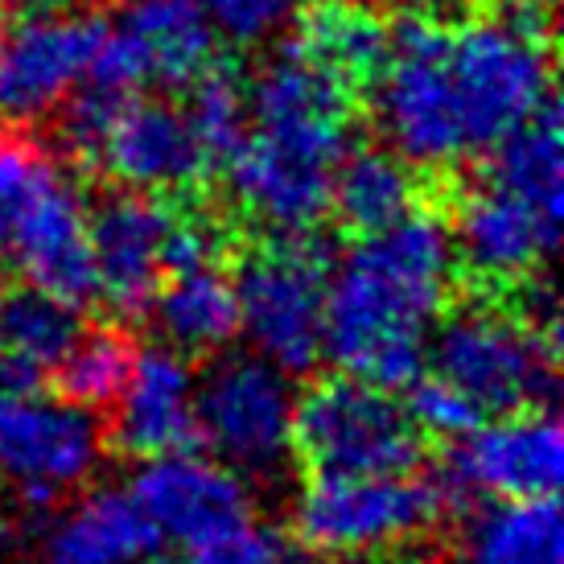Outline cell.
<instances>
[{
    "instance_id": "obj_12",
    "label": "cell",
    "mask_w": 564,
    "mask_h": 564,
    "mask_svg": "<svg viewBox=\"0 0 564 564\" xmlns=\"http://www.w3.org/2000/svg\"><path fill=\"white\" fill-rule=\"evenodd\" d=\"M170 198L120 189L87 215V243L95 264V293H104L116 314L149 317V305L165 284V239L173 227Z\"/></svg>"
},
{
    "instance_id": "obj_31",
    "label": "cell",
    "mask_w": 564,
    "mask_h": 564,
    "mask_svg": "<svg viewBox=\"0 0 564 564\" xmlns=\"http://www.w3.org/2000/svg\"><path fill=\"white\" fill-rule=\"evenodd\" d=\"M198 4L210 30L236 46H256L272 37L293 13V0H198Z\"/></svg>"
},
{
    "instance_id": "obj_19",
    "label": "cell",
    "mask_w": 564,
    "mask_h": 564,
    "mask_svg": "<svg viewBox=\"0 0 564 564\" xmlns=\"http://www.w3.org/2000/svg\"><path fill=\"white\" fill-rule=\"evenodd\" d=\"M161 535L132 499V490L99 486L66 507L42 535V564H141Z\"/></svg>"
},
{
    "instance_id": "obj_24",
    "label": "cell",
    "mask_w": 564,
    "mask_h": 564,
    "mask_svg": "<svg viewBox=\"0 0 564 564\" xmlns=\"http://www.w3.org/2000/svg\"><path fill=\"white\" fill-rule=\"evenodd\" d=\"M79 305L54 297L37 284L13 289L0 297V346L33 371H54L70 346L79 343Z\"/></svg>"
},
{
    "instance_id": "obj_35",
    "label": "cell",
    "mask_w": 564,
    "mask_h": 564,
    "mask_svg": "<svg viewBox=\"0 0 564 564\" xmlns=\"http://www.w3.org/2000/svg\"><path fill=\"white\" fill-rule=\"evenodd\" d=\"M13 549H17V523L4 516V511H0V561H4V556H9Z\"/></svg>"
},
{
    "instance_id": "obj_33",
    "label": "cell",
    "mask_w": 564,
    "mask_h": 564,
    "mask_svg": "<svg viewBox=\"0 0 564 564\" xmlns=\"http://www.w3.org/2000/svg\"><path fill=\"white\" fill-rule=\"evenodd\" d=\"M502 25H511L523 37H535V42H552V4L549 0H499L495 13Z\"/></svg>"
},
{
    "instance_id": "obj_5",
    "label": "cell",
    "mask_w": 564,
    "mask_h": 564,
    "mask_svg": "<svg viewBox=\"0 0 564 564\" xmlns=\"http://www.w3.org/2000/svg\"><path fill=\"white\" fill-rule=\"evenodd\" d=\"M329 251L310 231L251 251L236 272L239 329L284 376H305L326 343Z\"/></svg>"
},
{
    "instance_id": "obj_3",
    "label": "cell",
    "mask_w": 564,
    "mask_h": 564,
    "mask_svg": "<svg viewBox=\"0 0 564 564\" xmlns=\"http://www.w3.org/2000/svg\"><path fill=\"white\" fill-rule=\"evenodd\" d=\"M441 63L462 158L499 149L552 99V42L523 37L499 17L445 30Z\"/></svg>"
},
{
    "instance_id": "obj_18",
    "label": "cell",
    "mask_w": 564,
    "mask_h": 564,
    "mask_svg": "<svg viewBox=\"0 0 564 564\" xmlns=\"http://www.w3.org/2000/svg\"><path fill=\"white\" fill-rule=\"evenodd\" d=\"M111 33L132 50L144 83L189 87L219 58V33L198 0H124Z\"/></svg>"
},
{
    "instance_id": "obj_25",
    "label": "cell",
    "mask_w": 564,
    "mask_h": 564,
    "mask_svg": "<svg viewBox=\"0 0 564 564\" xmlns=\"http://www.w3.org/2000/svg\"><path fill=\"white\" fill-rule=\"evenodd\" d=\"M137 346L120 329H83L79 343L63 355V362L54 367L58 371V388L66 400H75L83 408L111 404L116 392L124 388L128 367H132Z\"/></svg>"
},
{
    "instance_id": "obj_21",
    "label": "cell",
    "mask_w": 564,
    "mask_h": 564,
    "mask_svg": "<svg viewBox=\"0 0 564 564\" xmlns=\"http://www.w3.org/2000/svg\"><path fill=\"white\" fill-rule=\"evenodd\" d=\"M165 346L182 355H215L239 334L236 281L219 264L173 272L149 305Z\"/></svg>"
},
{
    "instance_id": "obj_22",
    "label": "cell",
    "mask_w": 564,
    "mask_h": 564,
    "mask_svg": "<svg viewBox=\"0 0 564 564\" xmlns=\"http://www.w3.org/2000/svg\"><path fill=\"white\" fill-rule=\"evenodd\" d=\"M293 46L326 66L346 91H362L388 58V25L359 0H322L301 21Z\"/></svg>"
},
{
    "instance_id": "obj_16",
    "label": "cell",
    "mask_w": 564,
    "mask_h": 564,
    "mask_svg": "<svg viewBox=\"0 0 564 564\" xmlns=\"http://www.w3.org/2000/svg\"><path fill=\"white\" fill-rule=\"evenodd\" d=\"M99 165L128 189L165 194L186 189L206 173V158L182 108L158 99H132L99 144Z\"/></svg>"
},
{
    "instance_id": "obj_34",
    "label": "cell",
    "mask_w": 564,
    "mask_h": 564,
    "mask_svg": "<svg viewBox=\"0 0 564 564\" xmlns=\"http://www.w3.org/2000/svg\"><path fill=\"white\" fill-rule=\"evenodd\" d=\"M37 371L30 362L13 359L9 350H0V395H17V392H30Z\"/></svg>"
},
{
    "instance_id": "obj_9",
    "label": "cell",
    "mask_w": 564,
    "mask_h": 564,
    "mask_svg": "<svg viewBox=\"0 0 564 564\" xmlns=\"http://www.w3.org/2000/svg\"><path fill=\"white\" fill-rule=\"evenodd\" d=\"M108 30V17L83 9H17L0 30V124H33L58 111Z\"/></svg>"
},
{
    "instance_id": "obj_15",
    "label": "cell",
    "mask_w": 564,
    "mask_h": 564,
    "mask_svg": "<svg viewBox=\"0 0 564 564\" xmlns=\"http://www.w3.org/2000/svg\"><path fill=\"white\" fill-rule=\"evenodd\" d=\"M194 392L198 379L182 350L173 346H144L132 355L124 388L116 392V421L111 437L128 457H161L189 449L198 437L194 421Z\"/></svg>"
},
{
    "instance_id": "obj_29",
    "label": "cell",
    "mask_w": 564,
    "mask_h": 564,
    "mask_svg": "<svg viewBox=\"0 0 564 564\" xmlns=\"http://www.w3.org/2000/svg\"><path fill=\"white\" fill-rule=\"evenodd\" d=\"M186 564H297V552L276 528H264L248 516L186 549Z\"/></svg>"
},
{
    "instance_id": "obj_30",
    "label": "cell",
    "mask_w": 564,
    "mask_h": 564,
    "mask_svg": "<svg viewBox=\"0 0 564 564\" xmlns=\"http://www.w3.org/2000/svg\"><path fill=\"white\" fill-rule=\"evenodd\" d=\"M408 388H412L408 416H412V424H416L421 433H429V437L457 441V437H466L470 429H478V424L486 421L482 408L474 404L466 392H457L454 383H445L441 376H433V379L416 376Z\"/></svg>"
},
{
    "instance_id": "obj_14",
    "label": "cell",
    "mask_w": 564,
    "mask_h": 564,
    "mask_svg": "<svg viewBox=\"0 0 564 564\" xmlns=\"http://www.w3.org/2000/svg\"><path fill=\"white\" fill-rule=\"evenodd\" d=\"M128 490L161 540L182 549H194L251 516L248 482L219 457H194L186 449L149 457Z\"/></svg>"
},
{
    "instance_id": "obj_1",
    "label": "cell",
    "mask_w": 564,
    "mask_h": 564,
    "mask_svg": "<svg viewBox=\"0 0 564 564\" xmlns=\"http://www.w3.org/2000/svg\"><path fill=\"white\" fill-rule=\"evenodd\" d=\"M454 236L433 215L404 219L359 236L326 281L322 355L343 376L400 392L421 376L429 326L441 317L454 284Z\"/></svg>"
},
{
    "instance_id": "obj_11",
    "label": "cell",
    "mask_w": 564,
    "mask_h": 564,
    "mask_svg": "<svg viewBox=\"0 0 564 564\" xmlns=\"http://www.w3.org/2000/svg\"><path fill=\"white\" fill-rule=\"evenodd\" d=\"M564 433L552 408L502 412L457 437L445 470L449 495H495V499H549L561 490Z\"/></svg>"
},
{
    "instance_id": "obj_10",
    "label": "cell",
    "mask_w": 564,
    "mask_h": 564,
    "mask_svg": "<svg viewBox=\"0 0 564 564\" xmlns=\"http://www.w3.org/2000/svg\"><path fill=\"white\" fill-rule=\"evenodd\" d=\"M104 424L75 400L0 395V478L30 507H50L79 490L99 466Z\"/></svg>"
},
{
    "instance_id": "obj_2",
    "label": "cell",
    "mask_w": 564,
    "mask_h": 564,
    "mask_svg": "<svg viewBox=\"0 0 564 564\" xmlns=\"http://www.w3.org/2000/svg\"><path fill=\"white\" fill-rule=\"evenodd\" d=\"M350 149V91L297 46L260 66L248 87V132L227 158L231 194L281 236L329 215L334 170Z\"/></svg>"
},
{
    "instance_id": "obj_17",
    "label": "cell",
    "mask_w": 564,
    "mask_h": 564,
    "mask_svg": "<svg viewBox=\"0 0 564 564\" xmlns=\"http://www.w3.org/2000/svg\"><path fill=\"white\" fill-rule=\"evenodd\" d=\"M30 284L46 289L70 305H87L95 297V264L87 243V210L79 189L58 177L46 198L33 206L30 223L21 227L4 256Z\"/></svg>"
},
{
    "instance_id": "obj_7",
    "label": "cell",
    "mask_w": 564,
    "mask_h": 564,
    "mask_svg": "<svg viewBox=\"0 0 564 564\" xmlns=\"http://www.w3.org/2000/svg\"><path fill=\"white\" fill-rule=\"evenodd\" d=\"M449 502L445 482L412 474H314L293 507V532L322 556L379 552L433 528Z\"/></svg>"
},
{
    "instance_id": "obj_37",
    "label": "cell",
    "mask_w": 564,
    "mask_h": 564,
    "mask_svg": "<svg viewBox=\"0 0 564 564\" xmlns=\"http://www.w3.org/2000/svg\"><path fill=\"white\" fill-rule=\"evenodd\" d=\"M314 4H322V0H314Z\"/></svg>"
},
{
    "instance_id": "obj_8",
    "label": "cell",
    "mask_w": 564,
    "mask_h": 564,
    "mask_svg": "<svg viewBox=\"0 0 564 564\" xmlns=\"http://www.w3.org/2000/svg\"><path fill=\"white\" fill-rule=\"evenodd\" d=\"M293 449L314 474H412L421 466L424 433L392 392L338 376L297 400Z\"/></svg>"
},
{
    "instance_id": "obj_6",
    "label": "cell",
    "mask_w": 564,
    "mask_h": 564,
    "mask_svg": "<svg viewBox=\"0 0 564 564\" xmlns=\"http://www.w3.org/2000/svg\"><path fill=\"white\" fill-rule=\"evenodd\" d=\"M198 437L239 478L272 482L293 462L297 392L293 376L272 367L264 355H223L194 392Z\"/></svg>"
},
{
    "instance_id": "obj_27",
    "label": "cell",
    "mask_w": 564,
    "mask_h": 564,
    "mask_svg": "<svg viewBox=\"0 0 564 564\" xmlns=\"http://www.w3.org/2000/svg\"><path fill=\"white\" fill-rule=\"evenodd\" d=\"M63 177L50 153L21 137H0V260L9 256L13 239L30 223L33 206Z\"/></svg>"
},
{
    "instance_id": "obj_26",
    "label": "cell",
    "mask_w": 564,
    "mask_h": 564,
    "mask_svg": "<svg viewBox=\"0 0 564 564\" xmlns=\"http://www.w3.org/2000/svg\"><path fill=\"white\" fill-rule=\"evenodd\" d=\"M186 91L189 104L182 111H186L189 132L203 149L206 165L227 161L239 149L243 132H248V91L239 87L236 75L215 70V66L189 83Z\"/></svg>"
},
{
    "instance_id": "obj_23",
    "label": "cell",
    "mask_w": 564,
    "mask_h": 564,
    "mask_svg": "<svg viewBox=\"0 0 564 564\" xmlns=\"http://www.w3.org/2000/svg\"><path fill=\"white\" fill-rule=\"evenodd\" d=\"M416 206V177L392 149H346L334 170L329 210H338L343 227L355 236H371L400 223Z\"/></svg>"
},
{
    "instance_id": "obj_28",
    "label": "cell",
    "mask_w": 564,
    "mask_h": 564,
    "mask_svg": "<svg viewBox=\"0 0 564 564\" xmlns=\"http://www.w3.org/2000/svg\"><path fill=\"white\" fill-rule=\"evenodd\" d=\"M132 99H137L132 87L108 79V75H99L95 66H87V75H83V79L70 87V95L58 104V108H63V124L58 128H63L66 149L83 161H95L104 137H108L111 124L120 120V111H124Z\"/></svg>"
},
{
    "instance_id": "obj_13",
    "label": "cell",
    "mask_w": 564,
    "mask_h": 564,
    "mask_svg": "<svg viewBox=\"0 0 564 564\" xmlns=\"http://www.w3.org/2000/svg\"><path fill=\"white\" fill-rule=\"evenodd\" d=\"M561 243V210L486 173L457 206L454 251L482 281H519L549 264Z\"/></svg>"
},
{
    "instance_id": "obj_4",
    "label": "cell",
    "mask_w": 564,
    "mask_h": 564,
    "mask_svg": "<svg viewBox=\"0 0 564 564\" xmlns=\"http://www.w3.org/2000/svg\"><path fill=\"white\" fill-rule=\"evenodd\" d=\"M424 359H433L445 383L470 395L482 416L549 408L556 395V334L490 305L445 317Z\"/></svg>"
},
{
    "instance_id": "obj_20",
    "label": "cell",
    "mask_w": 564,
    "mask_h": 564,
    "mask_svg": "<svg viewBox=\"0 0 564 564\" xmlns=\"http://www.w3.org/2000/svg\"><path fill=\"white\" fill-rule=\"evenodd\" d=\"M449 564H564V523L556 495L482 502L462 523Z\"/></svg>"
},
{
    "instance_id": "obj_36",
    "label": "cell",
    "mask_w": 564,
    "mask_h": 564,
    "mask_svg": "<svg viewBox=\"0 0 564 564\" xmlns=\"http://www.w3.org/2000/svg\"><path fill=\"white\" fill-rule=\"evenodd\" d=\"M141 564H165V561H153V556H149V561H141Z\"/></svg>"
},
{
    "instance_id": "obj_32",
    "label": "cell",
    "mask_w": 564,
    "mask_h": 564,
    "mask_svg": "<svg viewBox=\"0 0 564 564\" xmlns=\"http://www.w3.org/2000/svg\"><path fill=\"white\" fill-rule=\"evenodd\" d=\"M227 248V236L203 215H173L170 239H165V268L173 272H189V268H206L215 264Z\"/></svg>"
}]
</instances>
